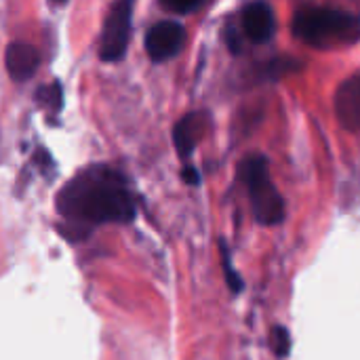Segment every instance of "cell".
I'll return each instance as SVG.
<instances>
[{
    "label": "cell",
    "mask_w": 360,
    "mask_h": 360,
    "mask_svg": "<svg viewBox=\"0 0 360 360\" xmlns=\"http://www.w3.org/2000/svg\"><path fill=\"white\" fill-rule=\"evenodd\" d=\"M59 213L76 224L131 221L135 202L124 179L105 169L95 167L72 179L57 198Z\"/></svg>",
    "instance_id": "6da1fadb"
},
{
    "label": "cell",
    "mask_w": 360,
    "mask_h": 360,
    "mask_svg": "<svg viewBox=\"0 0 360 360\" xmlns=\"http://www.w3.org/2000/svg\"><path fill=\"white\" fill-rule=\"evenodd\" d=\"M293 34L319 49L350 44L360 38L359 17L323 6H306L293 17Z\"/></svg>",
    "instance_id": "7a4b0ae2"
},
{
    "label": "cell",
    "mask_w": 360,
    "mask_h": 360,
    "mask_svg": "<svg viewBox=\"0 0 360 360\" xmlns=\"http://www.w3.org/2000/svg\"><path fill=\"white\" fill-rule=\"evenodd\" d=\"M243 179L249 190L255 219L264 226H276L285 219V200L272 184L268 162L262 156H253L243 165Z\"/></svg>",
    "instance_id": "3957f363"
},
{
    "label": "cell",
    "mask_w": 360,
    "mask_h": 360,
    "mask_svg": "<svg viewBox=\"0 0 360 360\" xmlns=\"http://www.w3.org/2000/svg\"><path fill=\"white\" fill-rule=\"evenodd\" d=\"M131 0H120L108 15L101 36V49L99 55L103 61H118L122 59L127 44H129V32H131Z\"/></svg>",
    "instance_id": "277c9868"
},
{
    "label": "cell",
    "mask_w": 360,
    "mask_h": 360,
    "mask_svg": "<svg viewBox=\"0 0 360 360\" xmlns=\"http://www.w3.org/2000/svg\"><path fill=\"white\" fill-rule=\"evenodd\" d=\"M186 40V30L177 21H160L146 34V51L154 61H167L179 53Z\"/></svg>",
    "instance_id": "5b68a950"
},
{
    "label": "cell",
    "mask_w": 360,
    "mask_h": 360,
    "mask_svg": "<svg viewBox=\"0 0 360 360\" xmlns=\"http://www.w3.org/2000/svg\"><path fill=\"white\" fill-rule=\"evenodd\" d=\"M243 27L249 40L253 42H268L274 36L276 19L272 8L266 2H253L243 13Z\"/></svg>",
    "instance_id": "8992f818"
},
{
    "label": "cell",
    "mask_w": 360,
    "mask_h": 360,
    "mask_svg": "<svg viewBox=\"0 0 360 360\" xmlns=\"http://www.w3.org/2000/svg\"><path fill=\"white\" fill-rule=\"evenodd\" d=\"M335 112L344 127L360 131V76L342 82L335 95Z\"/></svg>",
    "instance_id": "52a82bcc"
},
{
    "label": "cell",
    "mask_w": 360,
    "mask_h": 360,
    "mask_svg": "<svg viewBox=\"0 0 360 360\" xmlns=\"http://www.w3.org/2000/svg\"><path fill=\"white\" fill-rule=\"evenodd\" d=\"M4 61H6L8 76L13 80H17V82H23V80H30L36 74L38 63H40V57H38V51L32 44L13 42L6 49Z\"/></svg>",
    "instance_id": "ba28073f"
},
{
    "label": "cell",
    "mask_w": 360,
    "mask_h": 360,
    "mask_svg": "<svg viewBox=\"0 0 360 360\" xmlns=\"http://www.w3.org/2000/svg\"><path fill=\"white\" fill-rule=\"evenodd\" d=\"M198 133H200V122L196 116H188L175 127V148L181 158H188L192 154Z\"/></svg>",
    "instance_id": "9c48e42d"
},
{
    "label": "cell",
    "mask_w": 360,
    "mask_h": 360,
    "mask_svg": "<svg viewBox=\"0 0 360 360\" xmlns=\"http://www.w3.org/2000/svg\"><path fill=\"white\" fill-rule=\"evenodd\" d=\"M270 348L278 359H285L291 350V335L285 327H274L270 331Z\"/></svg>",
    "instance_id": "30bf717a"
},
{
    "label": "cell",
    "mask_w": 360,
    "mask_h": 360,
    "mask_svg": "<svg viewBox=\"0 0 360 360\" xmlns=\"http://www.w3.org/2000/svg\"><path fill=\"white\" fill-rule=\"evenodd\" d=\"M38 101L51 110H59L61 108V89L57 84H49V86H42L38 91Z\"/></svg>",
    "instance_id": "8fae6325"
},
{
    "label": "cell",
    "mask_w": 360,
    "mask_h": 360,
    "mask_svg": "<svg viewBox=\"0 0 360 360\" xmlns=\"http://www.w3.org/2000/svg\"><path fill=\"white\" fill-rule=\"evenodd\" d=\"M202 0H160L162 8L171 11V13H177V15H186V13H192Z\"/></svg>",
    "instance_id": "7c38bea8"
},
{
    "label": "cell",
    "mask_w": 360,
    "mask_h": 360,
    "mask_svg": "<svg viewBox=\"0 0 360 360\" xmlns=\"http://www.w3.org/2000/svg\"><path fill=\"white\" fill-rule=\"evenodd\" d=\"M184 179L188 184H198V173L192 167H188V169H184Z\"/></svg>",
    "instance_id": "4fadbf2b"
},
{
    "label": "cell",
    "mask_w": 360,
    "mask_h": 360,
    "mask_svg": "<svg viewBox=\"0 0 360 360\" xmlns=\"http://www.w3.org/2000/svg\"><path fill=\"white\" fill-rule=\"evenodd\" d=\"M55 2H63V0H55Z\"/></svg>",
    "instance_id": "5bb4252c"
}]
</instances>
